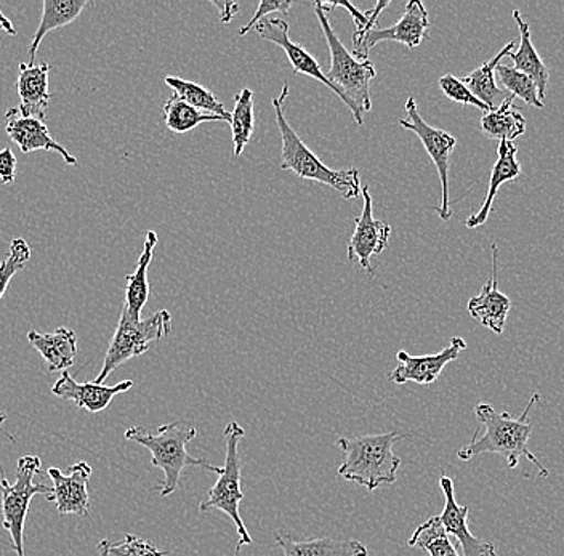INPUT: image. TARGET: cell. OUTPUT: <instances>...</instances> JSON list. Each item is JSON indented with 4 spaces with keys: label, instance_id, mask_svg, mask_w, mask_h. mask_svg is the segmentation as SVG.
<instances>
[{
    "label": "cell",
    "instance_id": "14",
    "mask_svg": "<svg viewBox=\"0 0 564 556\" xmlns=\"http://www.w3.org/2000/svg\"><path fill=\"white\" fill-rule=\"evenodd\" d=\"M47 477L53 483L52 498L48 501L56 503L59 515L88 516L90 513L88 481L91 477V467L87 462L80 460L74 464L69 467L68 475L63 473L59 468L51 467L47 470Z\"/></svg>",
    "mask_w": 564,
    "mask_h": 556
},
{
    "label": "cell",
    "instance_id": "21",
    "mask_svg": "<svg viewBox=\"0 0 564 556\" xmlns=\"http://www.w3.org/2000/svg\"><path fill=\"white\" fill-rule=\"evenodd\" d=\"M31 347L44 358L48 372H65L73 368L77 357V336L68 327L52 334L28 332Z\"/></svg>",
    "mask_w": 564,
    "mask_h": 556
},
{
    "label": "cell",
    "instance_id": "35",
    "mask_svg": "<svg viewBox=\"0 0 564 556\" xmlns=\"http://www.w3.org/2000/svg\"><path fill=\"white\" fill-rule=\"evenodd\" d=\"M169 552L159 550L150 542L133 536V534H127L121 542L116 544H109L108 556H167Z\"/></svg>",
    "mask_w": 564,
    "mask_h": 556
},
{
    "label": "cell",
    "instance_id": "9",
    "mask_svg": "<svg viewBox=\"0 0 564 556\" xmlns=\"http://www.w3.org/2000/svg\"><path fill=\"white\" fill-rule=\"evenodd\" d=\"M405 115L408 118L401 119L400 124L409 132L415 133L421 140L423 148L429 153L430 160L435 164L441 179V204L436 207L441 220L447 221L453 217L449 200V161L454 148H456V137L444 130L435 129L423 121L421 112H419L417 101L414 97H409L405 101Z\"/></svg>",
    "mask_w": 564,
    "mask_h": 556
},
{
    "label": "cell",
    "instance_id": "40",
    "mask_svg": "<svg viewBox=\"0 0 564 556\" xmlns=\"http://www.w3.org/2000/svg\"><path fill=\"white\" fill-rule=\"evenodd\" d=\"M109 544H111L109 538H104V541H100V544L97 545L98 555L108 556Z\"/></svg>",
    "mask_w": 564,
    "mask_h": 556
},
{
    "label": "cell",
    "instance_id": "24",
    "mask_svg": "<svg viewBox=\"0 0 564 556\" xmlns=\"http://www.w3.org/2000/svg\"><path fill=\"white\" fill-rule=\"evenodd\" d=\"M513 19L517 21L518 31H520V47L509 55L511 62H513V68L517 72L527 74L528 77L534 80L535 86H538L539 97L544 101L550 84L549 68H546L544 59L535 51L531 39V28H529V24L523 20L518 10H513Z\"/></svg>",
    "mask_w": 564,
    "mask_h": 556
},
{
    "label": "cell",
    "instance_id": "7",
    "mask_svg": "<svg viewBox=\"0 0 564 556\" xmlns=\"http://www.w3.org/2000/svg\"><path fill=\"white\" fill-rule=\"evenodd\" d=\"M171 332L172 316L167 309H161V312L137 321V319L130 318L129 313L122 308L118 329L112 336L111 344L106 351L104 368L95 379V383H105L111 372L121 368L123 362L147 353L153 341L165 339L171 336Z\"/></svg>",
    "mask_w": 564,
    "mask_h": 556
},
{
    "label": "cell",
    "instance_id": "11",
    "mask_svg": "<svg viewBox=\"0 0 564 556\" xmlns=\"http://www.w3.org/2000/svg\"><path fill=\"white\" fill-rule=\"evenodd\" d=\"M429 13L421 0H411L404 9V15L390 28H373L358 44H355L356 58L368 59L369 52L380 42H400L405 47L415 48L429 37Z\"/></svg>",
    "mask_w": 564,
    "mask_h": 556
},
{
    "label": "cell",
    "instance_id": "4",
    "mask_svg": "<svg viewBox=\"0 0 564 556\" xmlns=\"http://www.w3.org/2000/svg\"><path fill=\"white\" fill-rule=\"evenodd\" d=\"M196 436V428L183 422L162 425L156 432H150L143 427H132L126 432V439L139 443L150 450L153 467L164 471V481L159 486L162 498H169L178 489L180 478L185 468L203 467L214 473H220L221 467L212 466L207 460L189 456L186 446Z\"/></svg>",
    "mask_w": 564,
    "mask_h": 556
},
{
    "label": "cell",
    "instance_id": "2",
    "mask_svg": "<svg viewBox=\"0 0 564 556\" xmlns=\"http://www.w3.org/2000/svg\"><path fill=\"white\" fill-rule=\"evenodd\" d=\"M289 98V86L284 84L280 97L273 98L276 126L281 133V167L282 171L291 172L299 178L312 179L321 185L330 186L335 192L340 193L344 199H356L361 196L362 186L359 171L356 167L345 171H333L324 165L319 157L302 142L288 118H285L284 103Z\"/></svg>",
    "mask_w": 564,
    "mask_h": 556
},
{
    "label": "cell",
    "instance_id": "15",
    "mask_svg": "<svg viewBox=\"0 0 564 556\" xmlns=\"http://www.w3.org/2000/svg\"><path fill=\"white\" fill-rule=\"evenodd\" d=\"M441 491L444 494V510L440 519L449 537H456L460 544L464 556H497L496 547L491 542L475 537L468 530L467 505H458L456 501V488L449 477L443 475L440 480Z\"/></svg>",
    "mask_w": 564,
    "mask_h": 556
},
{
    "label": "cell",
    "instance_id": "1",
    "mask_svg": "<svg viewBox=\"0 0 564 556\" xmlns=\"http://www.w3.org/2000/svg\"><path fill=\"white\" fill-rule=\"evenodd\" d=\"M539 397L541 395L534 393L520 417H513L509 413H497L488 403L478 404L475 407V414L479 424L485 427V433L479 436L476 432L470 445L457 450L458 459L462 462H468L479 454H499L507 460L509 468H517L521 457H524L538 467L542 478L549 477V470L528 448L529 438L534 430V424L529 421V414L539 403Z\"/></svg>",
    "mask_w": 564,
    "mask_h": 556
},
{
    "label": "cell",
    "instance_id": "22",
    "mask_svg": "<svg viewBox=\"0 0 564 556\" xmlns=\"http://www.w3.org/2000/svg\"><path fill=\"white\" fill-rule=\"evenodd\" d=\"M276 545L282 548L284 556H369L368 547L355 538H297L278 534Z\"/></svg>",
    "mask_w": 564,
    "mask_h": 556
},
{
    "label": "cell",
    "instance_id": "36",
    "mask_svg": "<svg viewBox=\"0 0 564 556\" xmlns=\"http://www.w3.org/2000/svg\"><path fill=\"white\" fill-rule=\"evenodd\" d=\"M292 6H294V2H291V0H288V2H285V0H260L256 15H253V19L250 20L245 28H241L239 36H246L249 31L256 28L257 23H260V21L264 20V17L270 15V13H288Z\"/></svg>",
    "mask_w": 564,
    "mask_h": 556
},
{
    "label": "cell",
    "instance_id": "32",
    "mask_svg": "<svg viewBox=\"0 0 564 556\" xmlns=\"http://www.w3.org/2000/svg\"><path fill=\"white\" fill-rule=\"evenodd\" d=\"M500 83L510 91L511 97L521 98L529 107L544 108V101L539 97L538 86L527 74L517 72L513 66L499 65L496 69Z\"/></svg>",
    "mask_w": 564,
    "mask_h": 556
},
{
    "label": "cell",
    "instance_id": "28",
    "mask_svg": "<svg viewBox=\"0 0 564 556\" xmlns=\"http://www.w3.org/2000/svg\"><path fill=\"white\" fill-rule=\"evenodd\" d=\"M165 84L174 90L175 97L188 103L189 107L196 108L197 111L207 112V115L220 116V118H225L229 122L227 108L206 87L176 76L165 77Z\"/></svg>",
    "mask_w": 564,
    "mask_h": 556
},
{
    "label": "cell",
    "instance_id": "8",
    "mask_svg": "<svg viewBox=\"0 0 564 556\" xmlns=\"http://www.w3.org/2000/svg\"><path fill=\"white\" fill-rule=\"evenodd\" d=\"M41 457L24 456L18 459L15 483H10L3 473L0 477L2 527L9 531L17 556H26L24 554V523H26L28 510H30L34 495H45L47 501L52 498V488L34 483V477L41 471Z\"/></svg>",
    "mask_w": 564,
    "mask_h": 556
},
{
    "label": "cell",
    "instance_id": "3",
    "mask_svg": "<svg viewBox=\"0 0 564 556\" xmlns=\"http://www.w3.org/2000/svg\"><path fill=\"white\" fill-rule=\"evenodd\" d=\"M405 438H409V435L400 432L359 438H338V448L345 454L338 475L370 492L377 491L380 486L397 483L401 459L393 453V446Z\"/></svg>",
    "mask_w": 564,
    "mask_h": 556
},
{
    "label": "cell",
    "instance_id": "23",
    "mask_svg": "<svg viewBox=\"0 0 564 556\" xmlns=\"http://www.w3.org/2000/svg\"><path fill=\"white\" fill-rule=\"evenodd\" d=\"M158 235L154 231H148L144 239L143 252L140 253L135 271L127 274L126 277V302L122 308L129 313L130 318L140 321L141 312L150 298V283H148V270L153 262L154 249L158 246Z\"/></svg>",
    "mask_w": 564,
    "mask_h": 556
},
{
    "label": "cell",
    "instance_id": "41",
    "mask_svg": "<svg viewBox=\"0 0 564 556\" xmlns=\"http://www.w3.org/2000/svg\"><path fill=\"white\" fill-rule=\"evenodd\" d=\"M7 421V415L3 413H0V427H2L3 422Z\"/></svg>",
    "mask_w": 564,
    "mask_h": 556
},
{
    "label": "cell",
    "instance_id": "27",
    "mask_svg": "<svg viewBox=\"0 0 564 556\" xmlns=\"http://www.w3.org/2000/svg\"><path fill=\"white\" fill-rule=\"evenodd\" d=\"M517 98L510 97L500 103V107L485 112L481 118V132L488 139L497 140V142H511L520 139L527 132V119L523 112L514 107Z\"/></svg>",
    "mask_w": 564,
    "mask_h": 556
},
{
    "label": "cell",
    "instance_id": "20",
    "mask_svg": "<svg viewBox=\"0 0 564 556\" xmlns=\"http://www.w3.org/2000/svg\"><path fill=\"white\" fill-rule=\"evenodd\" d=\"M517 144L511 142L499 143V148H497V161L492 167L491 178H489L488 195H486L485 200H482L478 212L465 220V227L475 230V228L485 225L489 216H491L494 199H496L500 186L506 185V183L514 182V179L523 174V168H521L520 162L517 161Z\"/></svg>",
    "mask_w": 564,
    "mask_h": 556
},
{
    "label": "cell",
    "instance_id": "16",
    "mask_svg": "<svg viewBox=\"0 0 564 556\" xmlns=\"http://www.w3.org/2000/svg\"><path fill=\"white\" fill-rule=\"evenodd\" d=\"M6 132L10 140L15 142L24 154L34 153V151H47L56 153L63 157V161L69 165H77L79 161L66 150L63 144L53 139L51 130L45 126V121L35 118H24L20 115L18 108H12L6 115Z\"/></svg>",
    "mask_w": 564,
    "mask_h": 556
},
{
    "label": "cell",
    "instance_id": "5",
    "mask_svg": "<svg viewBox=\"0 0 564 556\" xmlns=\"http://www.w3.org/2000/svg\"><path fill=\"white\" fill-rule=\"evenodd\" d=\"M224 435L225 445H227V460H225V466L221 467L220 473H218L217 483L212 486L206 499L200 502L199 510L203 513L209 512L212 509L221 510L225 515L231 519L239 537L238 547H236V554H239L242 547L253 542L252 536L247 531L241 512H239V505L245 501V492H242L241 486L245 464H242L241 456H239V443L245 438L246 430L238 422H229Z\"/></svg>",
    "mask_w": 564,
    "mask_h": 556
},
{
    "label": "cell",
    "instance_id": "33",
    "mask_svg": "<svg viewBox=\"0 0 564 556\" xmlns=\"http://www.w3.org/2000/svg\"><path fill=\"white\" fill-rule=\"evenodd\" d=\"M31 260V248L24 239H13L9 253L0 263V301L6 297L13 276L28 265Z\"/></svg>",
    "mask_w": 564,
    "mask_h": 556
},
{
    "label": "cell",
    "instance_id": "26",
    "mask_svg": "<svg viewBox=\"0 0 564 556\" xmlns=\"http://www.w3.org/2000/svg\"><path fill=\"white\" fill-rule=\"evenodd\" d=\"M90 6L91 2L88 0H44L41 23L35 31L33 42H31L30 65H35V55L48 33L58 28L68 26L73 21L79 19L84 9Z\"/></svg>",
    "mask_w": 564,
    "mask_h": 556
},
{
    "label": "cell",
    "instance_id": "25",
    "mask_svg": "<svg viewBox=\"0 0 564 556\" xmlns=\"http://www.w3.org/2000/svg\"><path fill=\"white\" fill-rule=\"evenodd\" d=\"M514 45H517L514 41L503 45V47L497 52V55H494L491 59L482 63L481 66H478V68L464 77L465 86H467L471 94L489 109L500 107V103L509 98V95L500 90L499 86L496 84V69L497 66L500 65V62L514 51Z\"/></svg>",
    "mask_w": 564,
    "mask_h": 556
},
{
    "label": "cell",
    "instance_id": "38",
    "mask_svg": "<svg viewBox=\"0 0 564 556\" xmlns=\"http://www.w3.org/2000/svg\"><path fill=\"white\" fill-rule=\"evenodd\" d=\"M215 7H217L218 12H220L221 23H229L236 15L239 13V6L236 2H218V0H214Z\"/></svg>",
    "mask_w": 564,
    "mask_h": 556
},
{
    "label": "cell",
    "instance_id": "17",
    "mask_svg": "<svg viewBox=\"0 0 564 556\" xmlns=\"http://www.w3.org/2000/svg\"><path fill=\"white\" fill-rule=\"evenodd\" d=\"M132 386V380H123V382L116 383V385L95 382L79 383L70 378L69 372L65 371L62 378L56 380L55 385L52 386V393L63 397V400L73 401L80 410L98 414L105 411L116 396L129 392Z\"/></svg>",
    "mask_w": 564,
    "mask_h": 556
},
{
    "label": "cell",
    "instance_id": "18",
    "mask_svg": "<svg viewBox=\"0 0 564 556\" xmlns=\"http://www.w3.org/2000/svg\"><path fill=\"white\" fill-rule=\"evenodd\" d=\"M492 271L491 277L488 283L482 286L481 292L470 298L468 302V313L471 318L488 327L494 334L503 332L506 329L507 318L511 309V301L509 295L503 294L497 286V255H499V248L492 244Z\"/></svg>",
    "mask_w": 564,
    "mask_h": 556
},
{
    "label": "cell",
    "instance_id": "13",
    "mask_svg": "<svg viewBox=\"0 0 564 556\" xmlns=\"http://www.w3.org/2000/svg\"><path fill=\"white\" fill-rule=\"evenodd\" d=\"M465 348H467V341L462 337H453L449 345L440 353L412 357L405 351H398V368H394L393 372L388 375V380L397 385H404L408 382H414L417 385H432L443 374L444 368L449 362L456 361Z\"/></svg>",
    "mask_w": 564,
    "mask_h": 556
},
{
    "label": "cell",
    "instance_id": "19",
    "mask_svg": "<svg viewBox=\"0 0 564 556\" xmlns=\"http://www.w3.org/2000/svg\"><path fill=\"white\" fill-rule=\"evenodd\" d=\"M48 74L51 65L47 62L20 63V74H18L17 90L20 97V111L24 118H35L45 121L48 105L53 95L48 90Z\"/></svg>",
    "mask_w": 564,
    "mask_h": 556
},
{
    "label": "cell",
    "instance_id": "30",
    "mask_svg": "<svg viewBox=\"0 0 564 556\" xmlns=\"http://www.w3.org/2000/svg\"><path fill=\"white\" fill-rule=\"evenodd\" d=\"M409 547H417L430 556H460L456 552L449 534L444 530L440 515L432 516L414 531L408 541Z\"/></svg>",
    "mask_w": 564,
    "mask_h": 556
},
{
    "label": "cell",
    "instance_id": "39",
    "mask_svg": "<svg viewBox=\"0 0 564 556\" xmlns=\"http://www.w3.org/2000/svg\"><path fill=\"white\" fill-rule=\"evenodd\" d=\"M0 30L6 31L10 36H17V30L13 28L12 21L3 15L2 10H0Z\"/></svg>",
    "mask_w": 564,
    "mask_h": 556
},
{
    "label": "cell",
    "instance_id": "31",
    "mask_svg": "<svg viewBox=\"0 0 564 556\" xmlns=\"http://www.w3.org/2000/svg\"><path fill=\"white\" fill-rule=\"evenodd\" d=\"M228 122L220 116L207 115V112L197 111L196 108L189 107L185 101L172 95L164 105V122L169 130L175 133L192 132L197 126L204 122Z\"/></svg>",
    "mask_w": 564,
    "mask_h": 556
},
{
    "label": "cell",
    "instance_id": "29",
    "mask_svg": "<svg viewBox=\"0 0 564 556\" xmlns=\"http://www.w3.org/2000/svg\"><path fill=\"white\" fill-rule=\"evenodd\" d=\"M229 124H231L235 156L239 157L247 143L252 139L253 130H256L253 90L242 89L238 95H235V111L229 115Z\"/></svg>",
    "mask_w": 564,
    "mask_h": 556
},
{
    "label": "cell",
    "instance_id": "37",
    "mask_svg": "<svg viewBox=\"0 0 564 556\" xmlns=\"http://www.w3.org/2000/svg\"><path fill=\"white\" fill-rule=\"evenodd\" d=\"M17 178V157L10 148L0 151V183L10 185Z\"/></svg>",
    "mask_w": 564,
    "mask_h": 556
},
{
    "label": "cell",
    "instance_id": "34",
    "mask_svg": "<svg viewBox=\"0 0 564 556\" xmlns=\"http://www.w3.org/2000/svg\"><path fill=\"white\" fill-rule=\"evenodd\" d=\"M440 89L443 90V94L449 100L456 101V103L465 105V107H475L481 109L482 112L491 111L471 94L470 89L465 86L464 80L457 79L453 74L440 77Z\"/></svg>",
    "mask_w": 564,
    "mask_h": 556
},
{
    "label": "cell",
    "instance_id": "10",
    "mask_svg": "<svg viewBox=\"0 0 564 556\" xmlns=\"http://www.w3.org/2000/svg\"><path fill=\"white\" fill-rule=\"evenodd\" d=\"M256 31L263 41L280 45L282 51L285 52V55H288L295 74L312 77V79L319 80L321 84L329 87V89L350 108L356 124L365 126V118H362L365 115H362L340 90L335 89L333 84L327 80L326 74L321 69V65L317 63L315 56L310 54L308 51H305L302 45L295 44V42L289 37L288 21L281 19H264L256 24Z\"/></svg>",
    "mask_w": 564,
    "mask_h": 556
},
{
    "label": "cell",
    "instance_id": "12",
    "mask_svg": "<svg viewBox=\"0 0 564 556\" xmlns=\"http://www.w3.org/2000/svg\"><path fill=\"white\" fill-rule=\"evenodd\" d=\"M361 195L362 212L361 216L356 218L355 231H352L350 241H348V259H350V262L358 263L362 270L373 274L370 260L386 251L391 228L387 221L373 217V200L368 185L362 186Z\"/></svg>",
    "mask_w": 564,
    "mask_h": 556
},
{
    "label": "cell",
    "instance_id": "6",
    "mask_svg": "<svg viewBox=\"0 0 564 556\" xmlns=\"http://www.w3.org/2000/svg\"><path fill=\"white\" fill-rule=\"evenodd\" d=\"M317 21L326 39L330 52V69L326 74L327 80L340 90L348 100L365 115L372 109L370 100V83L377 76L376 68L369 59H359L341 44L340 39L330 26L327 13L321 9L319 2H313Z\"/></svg>",
    "mask_w": 564,
    "mask_h": 556
}]
</instances>
